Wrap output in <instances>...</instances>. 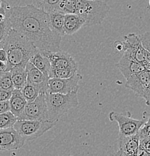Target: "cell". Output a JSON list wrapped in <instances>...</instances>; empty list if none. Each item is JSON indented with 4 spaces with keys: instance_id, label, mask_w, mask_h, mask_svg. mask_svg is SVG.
<instances>
[{
    "instance_id": "1",
    "label": "cell",
    "mask_w": 150,
    "mask_h": 156,
    "mask_svg": "<svg viewBox=\"0 0 150 156\" xmlns=\"http://www.w3.org/2000/svg\"><path fill=\"white\" fill-rule=\"evenodd\" d=\"M9 20L11 29L28 39L38 50L45 52L61 50V37L50 29L47 14L34 5L12 8Z\"/></svg>"
},
{
    "instance_id": "2",
    "label": "cell",
    "mask_w": 150,
    "mask_h": 156,
    "mask_svg": "<svg viewBox=\"0 0 150 156\" xmlns=\"http://www.w3.org/2000/svg\"><path fill=\"white\" fill-rule=\"evenodd\" d=\"M3 49L7 54L5 71H10L17 66L25 67L30 58L38 50L28 39L13 29H11Z\"/></svg>"
},
{
    "instance_id": "3",
    "label": "cell",
    "mask_w": 150,
    "mask_h": 156,
    "mask_svg": "<svg viewBox=\"0 0 150 156\" xmlns=\"http://www.w3.org/2000/svg\"><path fill=\"white\" fill-rule=\"evenodd\" d=\"M110 11V7L99 0H76L75 14L85 21V27L99 25Z\"/></svg>"
},
{
    "instance_id": "4",
    "label": "cell",
    "mask_w": 150,
    "mask_h": 156,
    "mask_svg": "<svg viewBox=\"0 0 150 156\" xmlns=\"http://www.w3.org/2000/svg\"><path fill=\"white\" fill-rule=\"evenodd\" d=\"M45 96L49 122H56L70 109L78 105V92H70L66 95L46 92Z\"/></svg>"
},
{
    "instance_id": "5",
    "label": "cell",
    "mask_w": 150,
    "mask_h": 156,
    "mask_svg": "<svg viewBox=\"0 0 150 156\" xmlns=\"http://www.w3.org/2000/svg\"><path fill=\"white\" fill-rule=\"evenodd\" d=\"M54 122H43L37 120H17L14 129L25 141L36 140L55 126Z\"/></svg>"
},
{
    "instance_id": "6",
    "label": "cell",
    "mask_w": 150,
    "mask_h": 156,
    "mask_svg": "<svg viewBox=\"0 0 150 156\" xmlns=\"http://www.w3.org/2000/svg\"><path fill=\"white\" fill-rule=\"evenodd\" d=\"M124 39V56L140 63L145 70L150 71V53L142 46L139 36L135 33H130L125 35Z\"/></svg>"
},
{
    "instance_id": "7",
    "label": "cell",
    "mask_w": 150,
    "mask_h": 156,
    "mask_svg": "<svg viewBox=\"0 0 150 156\" xmlns=\"http://www.w3.org/2000/svg\"><path fill=\"white\" fill-rule=\"evenodd\" d=\"M108 118L111 122L116 121L118 123L119 138L135 135L145 123L143 120L132 118L129 113H119L117 112H111Z\"/></svg>"
},
{
    "instance_id": "8",
    "label": "cell",
    "mask_w": 150,
    "mask_h": 156,
    "mask_svg": "<svg viewBox=\"0 0 150 156\" xmlns=\"http://www.w3.org/2000/svg\"><path fill=\"white\" fill-rule=\"evenodd\" d=\"M17 120L49 121L45 94H40L34 101L27 102L23 112Z\"/></svg>"
},
{
    "instance_id": "9",
    "label": "cell",
    "mask_w": 150,
    "mask_h": 156,
    "mask_svg": "<svg viewBox=\"0 0 150 156\" xmlns=\"http://www.w3.org/2000/svg\"><path fill=\"white\" fill-rule=\"evenodd\" d=\"M150 71L144 70L132 76L126 80L125 87L131 89L138 97L142 98L147 106L150 101Z\"/></svg>"
},
{
    "instance_id": "10",
    "label": "cell",
    "mask_w": 150,
    "mask_h": 156,
    "mask_svg": "<svg viewBox=\"0 0 150 156\" xmlns=\"http://www.w3.org/2000/svg\"><path fill=\"white\" fill-rule=\"evenodd\" d=\"M82 79V76L78 72L67 79L51 78L48 80V92L49 93L66 94L70 92H78V83Z\"/></svg>"
},
{
    "instance_id": "11",
    "label": "cell",
    "mask_w": 150,
    "mask_h": 156,
    "mask_svg": "<svg viewBox=\"0 0 150 156\" xmlns=\"http://www.w3.org/2000/svg\"><path fill=\"white\" fill-rule=\"evenodd\" d=\"M25 141L14 128L0 130V151H9L22 148Z\"/></svg>"
},
{
    "instance_id": "12",
    "label": "cell",
    "mask_w": 150,
    "mask_h": 156,
    "mask_svg": "<svg viewBox=\"0 0 150 156\" xmlns=\"http://www.w3.org/2000/svg\"><path fill=\"white\" fill-rule=\"evenodd\" d=\"M52 68H78V63L67 52H45Z\"/></svg>"
},
{
    "instance_id": "13",
    "label": "cell",
    "mask_w": 150,
    "mask_h": 156,
    "mask_svg": "<svg viewBox=\"0 0 150 156\" xmlns=\"http://www.w3.org/2000/svg\"><path fill=\"white\" fill-rule=\"evenodd\" d=\"M27 82L35 86L40 89L42 93L48 92V79L44 74L28 62L25 66Z\"/></svg>"
},
{
    "instance_id": "14",
    "label": "cell",
    "mask_w": 150,
    "mask_h": 156,
    "mask_svg": "<svg viewBox=\"0 0 150 156\" xmlns=\"http://www.w3.org/2000/svg\"><path fill=\"white\" fill-rule=\"evenodd\" d=\"M117 67L126 80L132 76L139 74L145 70L140 63L124 55H122L117 64Z\"/></svg>"
},
{
    "instance_id": "15",
    "label": "cell",
    "mask_w": 150,
    "mask_h": 156,
    "mask_svg": "<svg viewBox=\"0 0 150 156\" xmlns=\"http://www.w3.org/2000/svg\"><path fill=\"white\" fill-rule=\"evenodd\" d=\"M118 144L122 156H137L139 149V138L137 134L118 138Z\"/></svg>"
},
{
    "instance_id": "16",
    "label": "cell",
    "mask_w": 150,
    "mask_h": 156,
    "mask_svg": "<svg viewBox=\"0 0 150 156\" xmlns=\"http://www.w3.org/2000/svg\"><path fill=\"white\" fill-rule=\"evenodd\" d=\"M28 62L32 63L35 68H38L40 71H41L45 77H47L48 79L51 78L52 67L49 59L45 55L44 51L38 49L33 56L30 58Z\"/></svg>"
},
{
    "instance_id": "17",
    "label": "cell",
    "mask_w": 150,
    "mask_h": 156,
    "mask_svg": "<svg viewBox=\"0 0 150 156\" xmlns=\"http://www.w3.org/2000/svg\"><path fill=\"white\" fill-rule=\"evenodd\" d=\"M10 112L14 116L18 119L24 108L26 105L27 101L24 98L21 90L20 89H14L11 92V96L8 101Z\"/></svg>"
},
{
    "instance_id": "18",
    "label": "cell",
    "mask_w": 150,
    "mask_h": 156,
    "mask_svg": "<svg viewBox=\"0 0 150 156\" xmlns=\"http://www.w3.org/2000/svg\"><path fill=\"white\" fill-rule=\"evenodd\" d=\"M64 15L59 11H53L47 13L48 24L50 29L62 38L65 35L64 32Z\"/></svg>"
},
{
    "instance_id": "19",
    "label": "cell",
    "mask_w": 150,
    "mask_h": 156,
    "mask_svg": "<svg viewBox=\"0 0 150 156\" xmlns=\"http://www.w3.org/2000/svg\"><path fill=\"white\" fill-rule=\"evenodd\" d=\"M85 24L84 20L75 14H65L64 20V32L65 35L75 34Z\"/></svg>"
},
{
    "instance_id": "20",
    "label": "cell",
    "mask_w": 150,
    "mask_h": 156,
    "mask_svg": "<svg viewBox=\"0 0 150 156\" xmlns=\"http://www.w3.org/2000/svg\"><path fill=\"white\" fill-rule=\"evenodd\" d=\"M10 72L14 89L21 90L27 82L25 67L17 66L12 68L10 70Z\"/></svg>"
},
{
    "instance_id": "21",
    "label": "cell",
    "mask_w": 150,
    "mask_h": 156,
    "mask_svg": "<svg viewBox=\"0 0 150 156\" xmlns=\"http://www.w3.org/2000/svg\"><path fill=\"white\" fill-rule=\"evenodd\" d=\"M21 92H22L24 98L25 99V101H26L27 102L32 101L35 100L40 94L42 93L38 87H36L35 86L32 85V84H30L28 82H26L25 86H24V87H22V89H21Z\"/></svg>"
},
{
    "instance_id": "22",
    "label": "cell",
    "mask_w": 150,
    "mask_h": 156,
    "mask_svg": "<svg viewBox=\"0 0 150 156\" xmlns=\"http://www.w3.org/2000/svg\"><path fill=\"white\" fill-rule=\"evenodd\" d=\"M61 0H35V7L47 14L51 11H58V6Z\"/></svg>"
},
{
    "instance_id": "23",
    "label": "cell",
    "mask_w": 150,
    "mask_h": 156,
    "mask_svg": "<svg viewBox=\"0 0 150 156\" xmlns=\"http://www.w3.org/2000/svg\"><path fill=\"white\" fill-rule=\"evenodd\" d=\"M77 72L78 68H52L51 78L67 79L73 76Z\"/></svg>"
},
{
    "instance_id": "24",
    "label": "cell",
    "mask_w": 150,
    "mask_h": 156,
    "mask_svg": "<svg viewBox=\"0 0 150 156\" xmlns=\"http://www.w3.org/2000/svg\"><path fill=\"white\" fill-rule=\"evenodd\" d=\"M76 0H61L58 6V11L64 14H72L75 13Z\"/></svg>"
},
{
    "instance_id": "25",
    "label": "cell",
    "mask_w": 150,
    "mask_h": 156,
    "mask_svg": "<svg viewBox=\"0 0 150 156\" xmlns=\"http://www.w3.org/2000/svg\"><path fill=\"white\" fill-rule=\"evenodd\" d=\"M0 89L10 92H12L14 89L10 71H4L0 72Z\"/></svg>"
},
{
    "instance_id": "26",
    "label": "cell",
    "mask_w": 150,
    "mask_h": 156,
    "mask_svg": "<svg viewBox=\"0 0 150 156\" xmlns=\"http://www.w3.org/2000/svg\"><path fill=\"white\" fill-rule=\"evenodd\" d=\"M17 121L15 117L10 111L0 114V130L13 128L14 123Z\"/></svg>"
},
{
    "instance_id": "27",
    "label": "cell",
    "mask_w": 150,
    "mask_h": 156,
    "mask_svg": "<svg viewBox=\"0 0 150 156\" xmlns=\"http://www.w3.org/2000/svg\"><path fill=\"white\" fill-rule=\"evenodd\" d=\"M11 29L10 20L8 17L4 22L0 23V49H3Z\"/></svg>"
},
{
    "instance_id": "28",
    "label": "cell",
    "mask_w": 150,
    "mask_h": 156,
    "mask_svg": "<svg viewBox=\"0 0 150 156\" xmlns=\"http://www.w3.org/2000/svg\"><path fill=\"white\" fill-rule=\"evenodd\" d=\"M139 36L140 43H141L142 46L146 50L149 51V32H146V33L143 34L142 35H138Z\"/></svg>"
},
{
    "instance_id": "29",
    "label": "cell",
    "mask_w": 150,
    "mask_h": 156,
    "mask_svg": "<svg viewBox=\"0 0 150 156\" xmlns=\"http://www.w3.org/2000/svg\"><path fill=\"white\" fill-rule=\"evenodd\" d=\"M11 92H12L3 90V89H0V102L9 101L11 96Z\"/></svg>"
},
{
    "instance_id": "30",
    "label": "cell",
    "mask_w": 150,
    "mask_h": 156,
    "mask_svg": "<svg viewBox=\"0 0 150 156\" xmlns=\"http://www.w3.org/2000/svg\"><path fill=\"white\" fill-rule=\"evenodd\" d=\"M8 111H10L8 101H7L0 102V114L6 113V112Z\"/></svg>"
},
{
    "instance_id": "31",
    "label": "cell",
    "mask_w": 150,
    "mask_h": 156,
    "mask_svg": "<svg viewBox=\"0 0 150 156\" xmlns=\"http://www.w3.org/2000/svg\"><path fill=\"white\" fill-rule=\"evenodd\" d=\"M114 48L117 50V51H124L125 50V43L120 41H116L114 44Z\"/></svg>"
},
{
    "instance_id": "32",
    "label": "cell",
    "mask_w": 150,
    "mask_h": 156,
    "mask_svg": "<svg viewBox=\"0 0 150 156\" xmlns=\"http://www.w3.org/2000/svg\"><path fill=\"white\" fill-rule=\"evenodd\" d=\"M0 62H7V54L4 49H0Z\"/></svg>"
},
{
    "instance_id": "33",
    "label": "cell",
    "mask_w": 150,
    "mask_h": 156,
    "mask_svg": "<svg viewBox=\"0 0 150 156\" xmlns=\"http://www.w3.org/2000/svg\"><path fill=\"white\" fill-rule=\"evenodd\" d=\"M137 156H149V152H146V151L143 150V149H141L139 148Z\"/></svg>"
},
{
    "instance_id": "34",
    "label": "cell",
    "mask_w": 150,
    "mask_h": 156,
    "mask_svg": "<svg viewBox=\"0 0 150 156\" xmlns=\"http://www.w3.org/2000/svg\"><path fill=\"white\" fill-rule=\"evenodd\" d=\"M6 67H7V66H6V63L0 62V72L5 71Z\"/></svg>"
},
{
    "instance_id": "35",
    "label": "cell",
    "mask_w": 150,
    "mask_h": 156,
    "mask_svg": "<svg viewBox=\"0 0 150 156\" xmlns=\"http://www.w3.org/2000/svg\"><path fill=\"white\" fill-rule=\"evenodd\" d=\"M112 156H122V152L120 150H118L117 152H116L115 153L113 154Z\"/></svg>"
}]
</instances>
